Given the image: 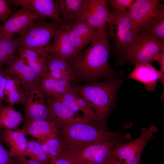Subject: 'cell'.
<instances>
[{
  "instance_id": "obj_1",
  "label": "cell",
  "mask_w": 164,
  "mask_h": 164,
  "mask_svg": "<svg viewBox=\"0 0 164 164\" xmlns=\"http://www.w3.org/2000/svg\"><path fill=\"white\" fill-rule=\"evenodd\" d=\"M90 122L66 124L59 130L63 151L70 155L92 145L110 142L115 146L128 142L131 139L129 134L122 135V131L128 125L114 132L99 128Z\"/></svg>"
},
{
  "instance_id": "obj_2",
  "label": "cell",
  "mask_w": 164,
  "mask_h": 164,
  "mask_svg": "<svg viewBox=\"0 0 164 164\" xmlns=\"http://www.w3.org/2000/svg\"><path fill=\"white\" fill-rule=\"evenodd\" d=\"M111 47L106 29L100 31L96 40L83 52L68 62L82 78H109L112 73L108 62Z\"/></svg>"
},
{
  "instance_id": "obj_3",
  "label": "cell",
  "mask_w": 164,
  "mask_h": 164,
  "mask_svg": "<svg viewBox=\"0 0 164 164\" xmlns=\"http://www.w3.org/2000/svg\"><path fill=\"white\" fill-rule=\"evenodd\" d=\"M122 81L114 77L104 82H94L74 87L93 109L98 122L101 123L111 110Z\"/></svg>"
},
{
  "instance_id": "obj_4",
  "label": "cell",
  "mask_w": 164,
  "mask_h": 164,
  "mask_svg": "<svg viewBox=\"0 0 164 164\" xmlns=\"http://www.w3.org/2000/svg\"><path fill=\"white\" fill-rule=\"evenodd\" d=\"M127 10H112L107 21L108 36L113 41L115 51L121 63H124L127 50L140 35L128 16Z\"/></svg>"
},
{
  "instance_id": "obj_5",
  "label": "cell",
  "mask_w": 164,
  "mask_h": 164,
  "mask_svg": "<svg viewBox=\"0 0 164 164\" xmlns=\"http://www.w3.org/2000/svg\"><path fill=\"white\" fill-rule=\"evenodd\" d=\"M63 24L54 20L48 22L43 19L35 21L16 37L19 48L32 50L47 55L46 49L57 30Z\"/></svg>"
},
{
  "instance_id": "obj_6",
  "label": "cell",
  "mask_w": 164,
  "mask_h": 164,
  "mask_svg": "<svg viewBox=\"0 0 164 164\" xmlns=\"http://www.w3.org/2000/svg\"><path fill=\"white\" fill-rule=\"evenodd\" d=\"M164 47V39L158 40L142 35H139L127 50L124 62L135 65L152 64L155 55Z\"/></svg>"
},
{
  "instance_id": "obj_7",
  "label": "cell",
  "mask_w": 164,
  "mask_h": 164,
  "mask_svg": "<svg viewBox=\"0 0 164 164\" xmlns=\"http://www.w3.org/2000/svg\"><path fill=\"white\" fill-rule=\"evenodd\" d=\"M141 130L142 134L136 139L115 147L112 154L121 164H140L142 152L157 129L155 126L152 125L148 128H142Z\"/></svg>"
},
{
  "instance_id": "obj_8",
  "label": "cell",
  "mask_w": 164,
  "mask_h": 164,
  "mask_svg": "<svg viewBox=\"0 0 164 164\" xmlns=\"http://www.w3.org/2000/svg\"><path fill=\"white\" fill-rule=\"evenodd\" d=\"M4 73L14 77L18 81L28 97L40 85L41 79L20 57L15 56L3 70Z\"/></svg>"
},
{
  "instance_id": "obj_9",
  "label": "cell",
  "mask_w": 164,
  "mask_h": 164,
  "mask_svg": "<svg viewBox=\"0 0 164 164\" xmlns=\"http://www.w3.org/2000/svg\"><path fill=\"white\" fill-rule=\"evenodd\" d=\"M42 19L29 9L22 8L0 25V39L12 38L16 33L20 35L33 22Z\"/></svg>"
},
{
  "instance_id": "obj_10",
  "label": "cell",
  "mask_w": 164,
  "mask_h": 164,
  "mask_svg": "<svg viewBox=\"0 0 164 164\" xmlns=\"http://www.w3.org/2000/svg\"><path fill=\"white\" fill-rule=\"evenodd\" d=\"M44 96L39 85L27 97L24 105L25 123L41 120H55L46 104Z\"/></svg>"
},
{
  "instance_id": "obj_11",
  "label": "cell",
  "mask_w": 164,
  "mask_h": 164,
  "mask_svg": "<svg viewBox=\"0 0 164 164\" xmlns=\"http://www.w3.org/2000/svg\"><path fill=\"white\" fill-rule=\"evenodd\" d=\"M160 0H135L127 10L134 26L139 32L145 28L162 4Z\"/></svg>"
},
{
  "instance_id": "obj_12",
  "label": "cell",
  "mask_w": 164,
  "mask_h": 164,
  "mask_svg": "<svg viewBox=\"0 0 164 164\" xmlns=\"http://www.w3.org/2000/svg\"><path fill=\"white\" fill-rule=\"evenodd\" d=\"M67 24L77 56L81 52L84 47L96 40L100 31L98 28L80 19Z\"/></svg>"
},
{
  "instance_id": "obj_13",
  "label": "cell",
  "mask_w": 164,
  "mask_h": 164,
  "mask_svg": "<svg viewBox=\"0 0 164 164\" xmlns=\"http://www.w3.org/2000/svg\"><path fill=\"white\" fill-rule=\"evenodd\" d=\"M110 142L89 146L70 155L77 164H100L107 159L114 148Z\"/></svg>"
},
{
  "instance_id": "obj_14",
  "label": "cell",
  "mask_w": 164,
  "mask_h": 164,
  "mask_svg": "<svg viewBox=\"0 0 164 164\" xmlns=\"http://www.w3.org/2000/svg\"><path fill=\"white\" fill-rule=\"evenodd\" d=\"M8 1L9 4L29 9L42 19L49 18L64 24H67L60 17L56 0H12Z\"/></svg>"
},
{
  "instance_id": "obj_15",
  "label": "cell",
  "mask_w": 164,
  "mask_h": 164,
  "mask_svg": "<svg viewBox=\"0 0 164 164\" xmlns=\"http://www.w3.org/2000/svg\"><path fill=\"white\" fill-rule=\"evenodd\" d=\"M110 15L105 0H87L79 19L84 20L100 31L106 29Z\"/></svg>"
},
{
  "instance_id": "obj_16",
  "label": "cell",
  "mask_w": 164,
  "mask_h": 164,
  "mask_svg": "<svg viewBox=\"0 0 164 164\" xmlns=\"http://www.w3.org/2000/svg\"><path fill=\"white\" fill-rule=\"evenodd\" d=\"M53 38V42L46 49L48 54L53 53L67 62L77 56L67 24L63 25L57 30Z\"/></svg>"
},
{
  "instance_id": "obj_17",
  "label": "cell",
  "mask_w": 164,
  "mask_h": 164,
  "mask_svg": "<svg viewBox=\"0 0 164 164\" xmlns=\"http://www.w3.org/2000/svg\"><path fill=\"white\" fill-rule=\"evenodd\" d=\"M59 128L55 120H41L25 123L22 128L16 130L36 138L40 143L48 139L59 138Z\"/></svg>"
},
{
  "instance_id": "obj_18",
  "label": "cell",
  "mask_w": 164,
  "mask_h": 164,
  "mask_svg": "<svg viewBox=\"0 0 164 164\" xmlns=\"http://www.w3.org/2000/svg\"><path fill=\"white\" fill-rule=\"evenodd\" d=\"M47 104L53 118L57 121L60 127L68 123L91 121L83 117L75 118L74 116L76 113L69 107L54 98L49 97Z\"/></svg>"
},
{
  "instance_id": "obj_19",
  "label": "cell",
  "mask_w": 164,
  "mask_h": 164,
  "mask_svg": "<svg viewBox=\"0 0 164 164\" xmlns=\"http://www.w3.org/2000/svg\"><path fill=\"white\" fill-rule=\"evenodd\" d=\"M47 73L56 79L71 82L76 78V75L67 61L52 53L46 56Z\"/></svg>"
},
{
  "instance_id": "obj_20",
  "label": "cell",
  "mask_w": 164,
  "mask_h": 164,
  "mask_svg": "<svg viewBox=\"0 0 164 164\" xmlns=\"http://www.w3.org/2000/svg\"><path fill=\"white\" fill-rule=\"evenodd\" d=\"M159 77V71L151 64L142 63L135 65V68L128 78L140 82L144 84L147 90L153 91Z\"/></svg>"
},
{
  "instance_id": "obj_21",
  "label": "cell",
  "mask_w": 164,
  "mask_h": 164,
  "mask_svg": "<svg viewBox=\"0 0 164 164\" xmlns=\"http://www.w3.org/2000/svg\"><path fill=\"white\" fill-rule=\"evenodd\" d=\"M1 135L3 141L9 149L11 155L17 159L25 157L28 141L25 135L16 130L3 129Z\"/></svg>"
},
{
  "instance_id": "obj_22",
  "label": "cell",
  "mask_w": 164,
  "mask_h": 164,
  "mask_svg": "<svg viewBox=\"0 0 164 164\" xmlns=\"http://www.w3.org/2000/svg\"><path fill=\"white\" fill-rule=\"evenodd\" d=\"M40 86L44 95L49 97H54L75 90L71 82L55 78L48 73L41 78Z\"/></svg>"
},
{
  "instance_id": "obj_23",
  "label": "cell",
  "mask_w": 164,
  "mask_h": 164,
  "mask_svg": "<svg viewBox=\"0 0 164 164\" xmlns=\"http://www.w3.org/2000/svg\"><path fill=\"white\" fill-rule=\"evenodd\" d=\"M17 52L19 56L40 79L47 73V55H43L34 50L23 48H19Z\"/></svg>"
},
{
  "instance_id": "obj_24",
  "label": "cell",
  "mask_w": 164,
  "mask_h": 164,
  "mask_svg": "<svg viewBox=\"0 0 164 164\" xmlns=\"http://www.w3.org/2000/svg\"><path fill=\"white\" fill-rule=\"evenodd\" d=\"M60 15L67 24L79 19L85 5L87 0H58Z\"/></svg>"
},
{
  "instance_id": "obj_25",
  "label": "cell",
  "mask_w": 164,
  "mask_h": 164,
  "mask_svg": "<svg viewBox=\"0 0 164 164\" xmlns=\"http://www.w3.org/2000/svg\"><path fill=\"white\" fill-rule=\"evenodd\" d=\"M4 74L6 79L4 92V97H6L4 100L13 107L16 104L24 105L27 97L20 84L14 77L8 74Z\"/></svg>"
},
{
  "instance_id": "obj_26",
  "label": "cell",
  "mask_w": 164,
  "mask_h": 164,
  "mask_svg": "<svg viewBox=\"0 0 164 164\" xmlns=\"http://www.w3.org/2000/svg\"><path fill=\"white\" fill-rule=\"evenodd\" d=\"M144 35L158 40L164 39V6L162 4L147 26L140 31Z\"/></svg>"
},
{
  "instance_id": "obj_27",
  "label": "cell",
  "mask_w": 164,
  "mask_h": 164,
  "mask_svg": "<svg viewBox=\"0 0 164 164\" xmlns=\"http://www.w3.org/2000/svg\"><path fill=\"white\" fill-rule=\"evenodd\" d=\"M19 47L16 37L0 39V69L12 60Z\"/></svg>"
},
{
  "instance_id": "obj_28",
  "label": "cell",
  "mask_w": 164,
  "mask_h": 164,
  "mask_svg": "<svg viewBox=\"0 0 164 164\" xmlns=\"http://www.w3.org/2000/svg\"><path fill=\"white\" fill-rule=\"evenodd\" d=\"M24 156L29 157L41 164H47L50 160L48 156L43 150L40 143L32 138L28 141L27 147Z\"/></svg>"
},
{
  "instance_id": "obj_29",
  "label": "cell",
  "mask_w": 164,
  "mask_h": 164,
  "mask_svg": "<svg viewBox=\"0 0 164 164\" xmlns=\"http://www.w3.org/2000/svg\"><path fill=\"white\" fill-rule=\"evenodd\" d=\"M40 143L43 150L50 161L57 158L63 152L62 144L59 137L48 139Z\"/></svg>"
},
{
  "instance_id": "obj_30",
  "label": "cell",
  "mask_w": 164,
  "mask_h": 164,
  "mask_svg": "<svg viewBox=\"0 0 164 164\" xmlns=\"http://www.w3.org/2000/svg\"><path fill=\"white\" fill-rule=\"evenodd\" d=\"M0 113L10 118L19 126L23 120L20 113L10 105H3L0 108Z\"/></svg>"
},
{
  "instance_id": "obj_31",
  "label": "cell",
  "mask_w": 164,
  "mask_h": 164,
  "mask_svg": "<svg viewBox=\"0 0 164 164\" xmlns=\"http://www.w3.org/2000/svg\"><path fill=\"white\" fill-rule=\"evenodd\" d=\"M2 141V135L0 134V164H16L9 152L4 147Z\"/></svg>"
},
{
  "instance_id": "obj_32",
  "label": "cell",
  "mask_w": 164,
  "mask_h": 164,
  "mask_svg": "<svg viewBox=\"0 0 164 164\" xmlns=\"http://www.w3.org/2000/svg\"><path fill=\"white\" fill-rule=\"evenodd\" d=\"M108 1L113 10L125 11L127 9L129 8L135 0H110Z\"/></svg>"
},
{
  "instance_id": "obj_33",
  "label": "cell",
  "mask_w": 164,
  "mask_h": 164,
  "mask_svg": "<svg viewBox=\"0 0 164 164\" xmlns=\"http://www.w3.org/2000/svg\"><path fill=\"white\" fill-rule=\"evenodd\" d=\"M155 61H157L159 65L160 69L159 70V77L158 81L162 85L164 89V47L155 56Z\"/></svg>"
},
{
  "instance_id": "obj_34",
  "label": "cell",
  "mask_w": 164,
  "mask_h": 164,
  "mask_svg": "<svg viewBox=\"0 0 164 164\" xmlns=\"http://www.w3.org/2000/svg\"><path fill=\"white\" fill-rule=\"evenodd\" d=\"M9 4L8 0H0V21L3 22L12 13Z\"/></svg>"
},
{
  "instance_id": "obj_35",
  "label": "cell",
  "mask_w": 164,
  "mask_h": 164,
  "mask_svg": "<svg viewBox=\"0 0 164 164\" xmlns=\"http://www.w3.org/2000/svg\"><path fill=\"white\" fill-rule=\"evenodd\" d=\"M50 162L52 164H77L71 156L64 151L57 158L50 161Z\"/></svg>"
},
{
  "instance_id": "obj_36",
  "label": "cell",
  "mask_w": 164,
  "mask_h": 164,
  "mask_svg": "<svg viewBox=\"0 0 164 164\" xmlns=\"http://www.w3.org/2000/svg\"><path fill=\"white\" fill-rule=\"evenodd\" d=\"M6 82V78L0 69V108L3 106L2 101L4 99V92Z\"/></svg>"
},
{
  "instance_id": "obj_37",
  "label": "cell",
  "mask_w": 164,
  "mask_h": 164,
  "mask_svg": "<svg viewBox=\"0 0 164 164\" xmlns=\"http://www.w3.org/2000/svg\"><path fill=\"white\" fill-rule=\"evenodd\" d=\"M100 164H121L112 154L109 157L104 161Z\"/></svg>"
},
{
  "instance_id": "obj_38",
  "label": "cell",
  "mask_w": 164,
  "mask_h": 164,
  "mask_svg": "<svg viewBox=\"0 0 164 164\" xmlns=\"http://www.w3.org/2000/svg\"><path fill=\"white\" fill-rule=\"evenodd\" d=\"M16 159L22 164H41L36 161L30 159H27L26 158V157H22Z\"/></svg>"
},
{
  "instance_id": "obj_39",
  "label": "cell",
  "mask_w": 164,
  "mask_h": 164,
  "mask_svg": "<svg viewBox=\"0 0 164 164\" xmlns=\"http://www.w3.org/2000/svg\"><path fill=\"white\" fill-rule=\"evenodd\" d=\"M16 163V164H22V163H21L18 160H17L15 162Z\"/></svg>"
},
{
  "instance_id": "obj_40",
  "label": "cell",
  "mask_w": 164,
  "mask_h": 164,
  "mask_svg": "<svg viewBox=\"0 0 164 164\" xmlns=\"http://www.w3.org/2000/svg\"><path fill=\"white\" fill-rule=\"evenodd\" d=\"M47 164H52L50 162V163H49Z\"/></svg>"
}]
</instances>
